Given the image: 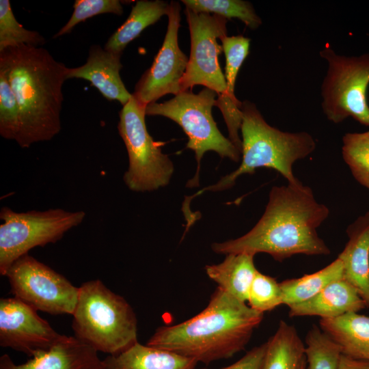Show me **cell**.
Here are the masks:
<instances>
[{"label": "cell", "instance_id": "8", "mask_svg": "<svg viewBox=\"0 0 369 369\" xmlns=\"http://www.w3.org/2000/svg\"><path fill=\"white\" fill-rule=\"evenodd\" d=\"M319 53L327 64L320 88L321 107L327 119L340 124L351 117L369 126V53L346 56L327 46Z\"/></svg>", "mask_w": 369, "mask_h": 369}, {"label": "cell", "instance_id": "30", "mask_svg": "<svg viewBox=\"0 0 369 369\" xmlns=\"http://www.w3.org/2000/svg\"><path fill=\"white\" fill-rule=\"evenodd\" d=\"M20 126V111L6 73L0 69V135L16 140Z\"/></svg>", "mask_w": 369, "mask_h": 369}, {"label": "cell", "instance_id": "6", "mask_svg": "<svg viewBox=\"0 0 369 369\" xmlns=\"http://www.w3.org/2000/svg\"><path fill=\"white\" fill-rule=\"evenodd\" d=\"M217 94L204 88L198 94L187 90L164 102H152L146 106L148 115H161L176 122L188 137L187 148L195 152L197 167L195 176L187 187H197L199 183L200 161L208 151L217 152L221 158L238 162L241 152L229 138L219 131L212 115Z\"/></svg>", "mask_w": 369, "mask_h": 369}, {"label": "cell", "instance_id": "5", "mask_svg": "<svg viewBox=\"0 0 369 369\" xmlns=\"http://www.w3.org/2000/svg\"><path fill=\"white\" fill-rule=\"evenodd\" d=\"M72 315L74 336L98 352L116 355L138 342L137 320L132 307L100 279L79 287Z\"/></svg>", "mask_w": 369, "mask_h": 369}, {"label": "cell", "instance_id": "3", "mask_svg": "<svg viewBox=\"0 0 369 369\" xmlns=\"http://www.w3.org/2000/svg\"><path fill=\"white\" fill-rule=\"evenodd\" d=\"M67 67L41 46L20 45L0 51L20 111L16 143L21 148L49 141L61 130L62 87Z\"/></svg>", "mask_w": 369, "mask_h": 369}, {"label": "cell", "instance_id": "13", "mask_svg": "<svg viewBox=\"0 0 369 369\" xmlns=\"http://www.w3.org/2000/svg\"><path fill=\"white\" fill-rule=\"evenodd\" d=\"M38 311L16 297L0 299V345L33 357L60 337Z\"/></svg>", "mask_w": 369, "mask_h": 369}, {"label": "cell", "instance_id": "9", "mask_svg": "<svg viewBox=\"0 0 369 369\" xmlns=\"http://www.w3.org/2000/svg\"><path fill=\"white\" fill-rule=\"evenodd\" d=\"M146 108L132 94L120 111L118 124L128 157L123 180L129 189L136 192L166 186L174 172V165L162 152L161 144L155 141L147 130Z\"/></svg>", "mask_w": 369, "mask_h": 369}, {"label": "cell", "instance_id": "25", "mask_svg": "<svg viewBox=\"0 0 369 369\" xmlns=\"http://www.w3.org/2000/svg\"><path fill=\"white\" fill-rule=\"evenodd\" d=\"M306 369H338L340 346L320 327L314 325L305 340Z\"/></svg>", "mask_w": 369, "mask_h": 369}, {"label": "cell", "instance_id": "22", "mask_svg": "<svg viewBox=\"0 0 369 369\" xmlns=\"http://www.w3.org/2000/svg\"><path fill=\"white\" fill-rule=\"evenodd\" d=\"M169 3L161 0H140L135 3L126 20L111 36L105 44L107 51L122 54L132 40L148 26L167 15Z\"/></svg>", "mask_w": 369, "mask_h": 369}, {"label": "cell", "instance_id": "17", "mask_svg": "<svg viewBox=\"0 0 369 369\" xmlns=\"http://www.w3.org/2000/svg\"><path fill=\"white\" fill-rule=\"evenodd\" d=\"M367 308L357 290L344 278L331 283L310 299L288 307L290 317L336 318Z\"/></svg>", "mask_w": 369, "mask_h": 369}, {"label": "cell", "instance_id": "10", "mask_svg": "<svg viewBox=\"0 0 369 369\" xmlns=\"http://www.w3.org/2000/svg\"><path fill=\"white\" fill-rule=\"evenodd\" d=\"M83 210L62 208L17 213L1 208L0 219V273L5 275L11 265L36 247L60 240L68 230L84 219Z\"/></svg>", "mask_w": 369, "mask_h": 369}, {"label": "cell", "instance_id": "21", "mask_svg": "<svg viewBox=\"0 0 369 369\" xmlns=\"http://www.w3.org/2000/svg\"><path fill=\"white\" fill-rule=\"evenodd\" d=\"M305 348L296 328L281 320L266 342L260 369H299L305 359Z\"/></svg>", "mask_w": 369, "mask_h": 369}, {"label": "cell", "instance_id": "16", "mask_svg": "<svg viewBox=\"0 0 369 369\" xmlns=\"http://www.w3.org/2000/svg\"><path fill=\"white\" fill-rule=\"evenodd\" d=\"M346 234L348 242L338 256L342 262L343 278L369 308V211L351 223Z\"/></svg>", "mask_w": 369, "mask_h": 369}, {"label": "cell", "instance_id": "24", "mask_svg": "<svg viewBox=\"0 0 369 369\" xmlns=\"http://www.w3.org/2000/svg\"><path fill=\"white\" fill-rule=\"evenodd\" d=\"M186 8L197 13L215 14L230 19L241 20L251 29H256L262 25V20L256 14L252 4L243 0H182Z\"/></svg>", "mask_w": 369, "mask_h": 369}, {"label": "cell", "instance_id": "19", "mask_svg": "<svg viewBox=\"0 0 369 369\" xmlns=\"http://www.w3.org/2000/svg\"><path fill=\"white\" fill-rule=\"evenodd\" d=\"M105 369H196L197 362L172 351L139 342L104 359Z\"/></svg>", "mask_w": 369, "mask_h": 369}, {"label": "cell", "instance_id": "35", "mask_svg": "<svg viewBox=\"0 0 369 369\" xmlns=\"http://www.w3.org/2000/svg\"><path fill=\"white\" fill-rule=\"evenodd\" d=\"M366 133H367V134H368V135H369V131H367Z\"/></svg>", "mask_w": 369, "mask_h": 369}, {"label": "cell", "instance_id": "1", "mask_svg": "<svg viewBox=\"0 0 369 369\" xmlns=\"http://www.w3.org/2000/svg\"><path fill=\"white\" fill-rule=\"evenodd\" d=\"M329 214L328 207L318 202L312 189L299 180L274 186L264 214L250 231L211 247L226 255L266 253L279 262L296 254L329 255V248L317 232Z\"/></svg>", "mask_w": 369, "mask_h": 369}, {"label": "cell", "instance_id": "31", "mask_svg": "<svg viewBox=\"0 0 369 369\" xmlns=\"http://www.w3.org/2000/svg\"><path fill=\"white\" fill-rule=\"evenodd\" d=\"M74 10L68 21L54 36L57 38L70 33L79 23L102 14L122 15L123 8L118 0H76Z\"/></svg>", "mask_w": 369, "mask_h": 369}, {"label": "cell", "instance_id": "11", "mask_svg": "<svg viewBox=\"0 0 369 369\" xmlns=\"http://www.w3.org/2000/svg\"><path fill=\"white\" fill-rule=\"evenodd\" d=\"M5 276L14 297L36 310L53 315L73 314L79 288L29 254L17 259Z\"/></svg>", "mask_w": 369, "mask_h": 369}, {"label": "cell", "instance_id": "4", "mask_svg": "<svg viewBox=\"0 0 369 369\" xmlns=\"http://www.w3.org/2000/svg\"><path fill=\"white\" fill-rule=\"evenodd\" d=\"M242 160L238 168L221 178L216 184L204 188L189 200L206 191H219L232 187L238 177L252 174L258 168H269L281 174L288 183H296L294 163L306 158L316 147L315 139L308 132L290 133L269 125L249 100L242 102Z\"/></svg>", "mask_w": 369, "mask_h": 369}, {"label": "cell", "instance_id": "18", "mask_svg": "<svg viewBox=\"0 0 369 369\" xmlns=\"http://www.w3.org/2000/svg\"><path fill=\"white\" fill-rule=\"evenodd\" d=\"M320 328L340 348L342 354L369 361V317L350 312L320 318Z\"/></svg>", "mask_w": 369, "mask_h": 369}, {"label": "cell", "instance_id": "7", "mask_svg": "<svg viewBox=\"0 0 369 369\" xmlns=\"http://www.w3.org/2000/svg\"><path fill=\"white\" fill-rule=\"evenodd\" d=\"M185 14L191 37V54L181 91L190 90L197 85L215 91L218 95L215 106L221 110L223 119H235L241 113L242 102H234L227 96L225 77L218 60L223 48L217 39L227 36L228 20L215 14L194 12L188 8L185 9Z\"/></svg>", "mask_w": 369, "mask_h": 369}, {"label": "cell", "instance_id": "34", "mask_svg": "<svg viewBox=\"0 0 369 369\" xmlns=\"http://www.w3.org/2000/svg\"><path fill=\"white\" fill-rule=\"evenodd\" d=\"M307 362L306 359L301 363L299 369H306Z\"/></svg>", "mask_w": 369, "mask_h": 369}, {"label": "cell", "instance_id": "28", "mask_svg": "<svg viewBox=\"0 0 369 369\" xmlns=\"http://www.w3.org/2000/svg\"><path fill=\"white\" fill-rule=\"evenodd\" d=\"M226 57L225 80L227 96L234 102H240L234 94L236 77L249 54L250 39L242 35L228 36L220 40Z\"/></svg>", "mask_w": 369, "mask_h": 369}, {"label": "cell", "instance_id": "14", "mask_svg": "<svg viewBox=\"0 0 369 369\" xmlns=\"http://www.w3.org/2000/svg\"><path fill=\"white\" fill-rule=\"evenodd\" d=\"M0 369H105V365L92 347L75 336L61 335L47 351L25 363L16 364L8 355H3Z\"/></svg>", "mask_w": 369, "mask_h": 369}, {"label": "cell", "instance_id": "32", "mask_svg": "<svg viewBox=\"0 0 369 369\" xmlns=\"http://www.w3.org/2000/svg\"><path fill=\"white\" fill-rule=\"evenodd\" d=\"M265 348L266 342L254 347L234 364L220 369H260Z\"/></svg>", "mask_w": 369, "mask_h": 369}, {"label": "cell", "instance_id": "15", "mask_svg": "<svg viewBox=\"0 0 369 369\" xmlns=\"http://www.w3.org/2000/svg\"><path fill=\"white\" fill-rule=\"evenodd\" d=\"M121 55L99 45H92L85 64L66 68V80L76 78L88 81L105 98L117 100L124 106L132 94L128 92L120 74L122 68Z\"/></svg>", "mask_w": 369, "mask_h": 369}, {"label": "cell", "instance_id": "20", "mask_svg": "<svg viewBox=\"0 0 369 369\" xmlns=\"http://www.w3.org/2000/svg\"><path fill=\"white\" fill-rule=\"evenodd\" d=\"M254 255L247 253L226 254L223 262L206 265L208 277L228 294L246 302L255 275L258 271L254 262Z\"/></svg>", "mask_w": 369, "mask_h": 369}, {"label": "cell", "instance_id": "33", "mask_svg": "<svg viewBox=\"0 0 369 369\" xmlns=\"http://www.w3.org/2000/svg\"><path fill=\"white\" fill-rule=\"evenodd\" d=\"M338 369H369V361L355 359L342 354Z\"/></svg>", "mask_w": 369, "mask_h": 369}, {"label": "cell", "instance_id": "12", "mask_svg": "<svg viewBox=\"0 0 369 369\" xmlns=\"http://www.w3.org/2000/svg\"><path fill=\"white\" fill-rule=\"evenodd\" d=\"M168 25L161 48L149 69L137 83L134 93L136 100L146 107L167 94L180 93L181 83L189 58L180 50L178 33L180 22V5L169 3Z\"/></svg>", "mask_w": 369, "mask_h": 369}, {"label": "cell", "instance_id": "29", "mask_svg": "<svg viewBox=\"0 0 369 369\" xmlns=\"http://www.w3.org/2000/svg\"><path fill=\"white\" fill-rule=\"evenodd\" d=\"M253 310L263 313L283 304L279 283L271 276L257 271L251 283L247 299Z\"/></svg>", "mask_w": 369, "mask_h": 369}, {"label": "cell", "instance_id": "2", "mask_svg": "<svg viewBox=\"0 0 369 369\" xmlns=\"http://www.w3.org/2000/svg\"><path fill=\"white\" fill-rule=\"evenodd\" d=\"M263 316L217 286L202 312L158 327L146 344L208 364L244 350Z\"/></svg>", "mask_w": 369, "mask_h": 369}, {"label": "cell", "instance_id": "27", "mask_svg": "<svg viewBox=\"0 0 369 369\" xmlns=\"http://www.w3.org/2000/svg\"><path fill=\"white\" fill-rule=\"evenodd\" d=\"M44 43L38 31L28 30L17 21L9 0H0V51L20 45L40 46Z\"/></svg>", "mask_w": 369, "mask_h": 369}, {"label": "cell", "instance_id": "26", "mask_svg": "<svg viewBox=\"0 0 369 369\" xmlns=\"http://www.w3.org/2000/svg\"><path fill=\"white\" fill-rule=\"evenodd\" d=\"M342 157L355 179L369 191V135L348 133L342 137Z\"/></svg>", "mask_w": 369, "mask_h": 369}, {"label": "cell", "instance_id": "23", "mask_svg": "<svg viewBox=\"0 0 369 369\" xmlns=\"http://www.w3.org/2000/svg\"><path fill=\"white\" fill-rule=\"evenodd\" d=\"M342 261L337 258L322 269L298 278L279 282L283 304L290 307L316 296L331 283L343 278Z\"/></svg>", "mask_w": 369, "mask_h": 369}]
</instances>
